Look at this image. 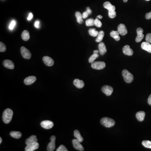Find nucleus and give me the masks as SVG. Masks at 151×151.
<instances>
[{"label":"nucleus","mask_w":151,"mask_h":151,"mask_svg":"<svg viewBox=\"0 0 151 151\" xmlns=\"http://www.w3.org/2000/svg\"><path fill=\"white\" fill-rule=\"evenodd\" d=\"M13 115V112L11 109L7 108L3 112V120L4 123H9L12 119Z\"/></svg>","instance_id":"nucleus-1"},{"label":"nucleus","mask_w":151,"mask_h":151,"mask_svg":"<svg viewBox=\"0 0 151 151\" xmlns=\"http://www.w3.org/2000/svg\"><path fill=\"white\" fill-rule=\"evenodd\" d=\"M100 122L103 126L107 128L112 127L115 124V121L109 118H102Z\"/></svg>","instance_id":"nucleus-2"},{"label":"nucleus","mask_w":151,"mask_h":151,"mask_svg":"<svg viewBox=\"0 0 151 151\" xmlns=\"http://www.w3.org/2000/svg\"><path fill=\"white\" fill-rule=\"evenodd\" d=\"M122 75L125 81L127 83H131L134 80L133 75L126 69L123 71Z\"/></svg>","instance_id":"nucleus-3"},{"label":"nucleus","mask_w":151,"mask_h":151,"mask_svg":"<svg viewBox=\"0 0 151 151\" xmlns=\"http://www.w3.org/2000/svg\"><path fill=\"white\" fill-rule=\"evenodd\" d=\"M91 66L93 69L96 70H102L106 66V64L103 61L94 62L91 64Z\"/></svg>","instance_id":"nucleus-4"},{"label":"nucleus","mask_w":151,"mask_h":151,"mask_svg":"<svg viewBox=\"0 0 151 151\" xmlns=\"http://www.w3.org/2000/svg\"><path fill=\"white\" fill-rule=\"evenodd\" d=\"M21 52L24 59H30L31 58V53L25 47H22L21 48Z\"/></svg>","instance_id":"nucleus-5"},{"label":"nucleus","mask_w":151,"mask_h":151,"mask_svg":"<svg viewBox=\"0 0 151 151\" xmlns=\"http://www.w3.org/2000/svg\"><path fill=\"white\" fill-rule=\"evenodd\" d=\"M39 147V144L37 142H35L33 143H30L27 145L26 147L25 148V150L26 151H33L36 149H38Z\"/></svg>","instance_id":"nucleus-6"},{"label":"nucleus","mask_w":151,"mask_h":151,"mask_svg":"<svg viewBox=\"0 0 151 151\" xmlns=\"http://www.w3.org/2000/svg\"><path fill=\"white\" fill-rule=\"evenodd\" d=\"M56 137L55 136H52L50 138L51 142L48 144L47 147V151H53L56 148Z\"/></svg>","instance_id":"nucleus-7"},{"label":"nucleus","mask_w":151,"mask_h":151,"mask_svg":"<svg viewBox=\"0 0 151 151\" xmlns=\"http://www.w3.org/2000/svg\"><path fill=\"white\" fill-rule=\"evenodd\" d=\"M53 123L50 120H44L41 123V126L43 128L46 129H51L53 126Z\"/></svg>","instance_id":"nucleus-8"},{"label":"nucleus","mask_w":151,"mask_h":151,"mask_svg":"<svg viewBox=\"0 0 151 151\" xmlns=\"http://www.w3.org/2000/svg\"><path fill=\"white\" fill-rule=\"evenodd\" d=\"M103 92L107 96H110L113 92V89L111 86L108 85H105L103 86L102 88Z\"/></svg>","instance_id":"nucleus-9"},{"label":"nucleus","mask_w":151,"mask_h":151,"mask_svg":"<svg viewBox=\"0 0 151 151\" xmlns=\"http://www.w3.org/2000/svg\"><path fill=\"white\" fill-rule=\"evenodd\" d=\"M81 142L77 139H74L72 140L73 146L75 149L79 151H83L84 150V148L81 144Z\"/></svg>","instance_id":"nucleus-10"},{"label":"nucleus","mask_w":151,"mask_h":151,"mask_svg":"<svg viewBox=\"0 0 151 151\" xmlns=\"http://www.w3.org/2000/svg\"><path fill=\"white\" fill-rule=\"evenodd\" d=\"M143 30L142 28L139 27L137 29V36L136 38V42H139L143 40L144 37V35L143 34Z\"/></svg>","instance_id":"nucleus-11"},{"label":"nucleus","mask_w":151,"mask_h":151,"mask_svg":"<svg viewBox=\"0 0 151 151\" xmlns=\"http://www.w3.org/2000/svg\"><path fill=\"white\" fill-rule=\"evenodd\" d=\"M118 31L120 35H125L128 33L127 30L125 25L123 24H120L118 27Z\"/></svg>","instance_id":"nucleus-12"},{"label":"nucleus","mask_w":151,"mask_h":151,"mask_svg":"<svg viewBox=\"0 0 151 151\" xmlns=\"http://www.w3.org/2000/svg\"><path fill=\"white\" fill-rule=\"evenodd\" d=\"M44 63L48 66H52L54 65V61L52 58L48 56H44L42 59Z\"/></svg>","instance_id":"nucleus-13"},{"label":"nucleus","mask_w":151,"mask_h":151,"mask_svg":"<svg viewBox=\"0 0 151 151\" xmlns=\"http://www.w3.org/2000/svg\"><path fill=\"white\" fill-rule=\"evenodd\" d=\"M123 53L125 55L129 56H132L134 53L133 50L131 49L130 48V47L129 45H126L123 47Z\"/></svg>","instance_id":"nucleus-14"},{"label":"nucleus","mask_w":151,"mask_h":151,"mask_svg":"<svg viewBox=\"0 0 151 151\" xmlns=\"http://www.w3.org/2000/svg\"><path fill=\"white\" fill-rule=\"evenodd\" d=\"M3 65L4 67L8 69H13L14 68V64L12 61L9 60H4L3 62Z\"/></svg>","instance_id":"nucleus-15"},{"label":"nucleus","mask_w":151,"mask_h":151,"mask_svg":"<svg viewBox=\"0 0 151 151\" xmlns=\"http://www.w3.org/2000/svg\"><path fill=\"white\" fill-rule=\"evenodd\" d=\"M36 77L35 76H30L27 77L24 80V83L27 85H30L36 81Z\"/></svg>","instance_id":"nucleus-16"},{"label":"nucleus","mask_w":151,"mask_h":151,"mask_svg":"<svg viewBox=\"0 0 151 151\" xmlns=\"http://www.w3.org/2000/svg\"><path fill=\"white\" fill-rule=\"evenodd\" d=\"M98 49L101 55H103L107 52V49L104 42H100L98 45Z\"/></svg>","instance_id":"nucleus-17"},{"label":"nucleus","mask_w":151,"mask_h":151,"mask_svg":"<svg viewBox=\"0 0 151 151\" xmlns=\"http://www.w3.org/2000/svg\"><path fill=\"white\" fill-rule=\"evenodd\" d=\"M141 47L142 49L146 50L149 53H151V43L147 42H142L141 45Z\"/></svg>","instance_id":"nucleus-18"},{"label":"nucleus","mask_w":151,"mask_h":151,"mask_svg":"<svg viewBox=\"0 0 151 151\" xmlns=\"http://www.w3.org/2000/svg\"><path fill=\"white\" fill-rule=\"evenodd\" d=\"M74 84L76 86L77 88L81 89L84 87V82L82 80H80L79 79H75L74 81Z\"/></svg>","instance_id":"nucleus-19"},{"label":"nucleus","mask_w":151,"mask_h":151,"mask_svg":"<svg viewBox=\"0 0 151 151\" xmlns=\"http://www.w3.org/2000/svg\"><path fill=\"white\" fill-rule=\"evenodd\" d=\"M103 6L105 8L108 10V11L115 10V7L114 6L112 5L110 2L109 1H106L103 4Z\"/></svg>","instance_id":"nucleus-20"},{"label":"nucleus","mask_w":151,"mask_h":151,"mask_svg":"<svg viewBox=\"0 0 151 151\" xmlns=\"http://www.w3.org/2000/svg\"><path fill=\"white\" fill-rule=\"evenodd\" d=\"M136 118L139 121L142 122L144 120L145 116V113L144 111H139L136 114Z\"/></svg>","instance_id":"nucleus-21"},{"label":"nucleus","mask_w":151,"mask_h":151,"mask_svg":"<svg viewBox=\"0 0 151 151\" xmlns=\"http://www.w3.org/2000/svg\"><path fill=\"white\" fill-rule=\"evenodd\" d=\"M119 33L118 31H111L110 33V35L111 37L114 38L116 41H118L120 40V37L119 36Z\"/></svg>","instance_id":"nucleus-22"},{"label":"nucleus","mask_w":151,"mask_h":151,"mask_svg":"<svg viewBox=\"0 0 151 151\" xmlns=\"http://www.w3.org/2000/svg\"><path fill=\"white\" fill-rule=\"evenodd\" d=\"M10 135L11 137L16 139H19L22 137V134L20 132L17 131H12L10 133Z\"/></svg>","instance_id":"nucleus-23"},{"label":"nucleus","mask_w":151,"mask_h":151,"mask_svg":"<svg viewBox=\"0 0 151 151\" xmlns=\"http://www.w3.org/2000/svg\"><path fill=\"white\" fill-rule=\"evenodd\" d=\"M35 142H37V137L35 135H32L29 138L27 139L26 142H25V143L27 145L28 144Z\"/></svg>","instance_id":"nucleus-24"},{"label":"nucleus","mask_w":151,"mask_h":151,"mask_svg":"<svg viewBox=\"0 0 151 151\" xmlns=\"http://www.w3.org/2000/svg\"><path fill=\"white\" fill-rule=\"evenodd\" d=\"M22 38L24 41H27L30 38V33L27 30H24L22 34Z\"/></svg>","instance_id":"nucleus-25"},{"label":"nucleus","mask_w":151,"mask_h":151,"mask_svg":"<svg viewBox=\"0 0 151 151\" xmlns=\"http://www.w3.org/2000/svg\"><path fill=\"white\" fill-rule=\"evenodd\" d=\"M74 136L76 138V139L78 140L80 142H82L83 141L84 139L81 136L79 131L77 130H76L74 131Z\"/></svg>","instance_id":"nucleus-26"},{"label":"nucleus","mask_w":151,"mask_h":151,"mask_svg":"<svg viewBox=\"0 0 151 151\" xmlns=\"http://www.w3.org/2000/svg\"><path fill=\"white\" fill-rule=\"evenodd\" d=\"M75 16L77 19V22L80 24H82L83 22V17L82 14H81L80 12L79 11H76L75 13Z\"/></svg>","instance_id":"nucleus-27"},{"label":"nucleus","mask_w":151,"mask_h":151,"mask_svg":"<svg viewBox=\"0 0 151 151\" xmlns=\"http://www.w3.org/2000/svg\"><path fill=\"white\" fill-rule=\"evenodd\" d=\"M104 35H105V33H104V31H100L99 34L98 35V37H97V39H96V42H101L103 39Z\"/></svg>","instance_id":"nucleus-28"},{"label":"nucleus","mask_w":151,"mask_h":151,"mask_svg":"<svg viewBox=\"0 0 151 151\" xmlns=\"http://www.w3.org/2000/svg\"><path fill=\"white\" fill-rule=\"evenodd\" d=\"M99 32L97 31L94 28V29H90V30H89V33L90 34L91 36H92L94 37L98 36L99 34Z\"/></svg>","instance_id":"nucleus-29"},{"label":"nucleus","mask_w":151,"mask_h":151,"mask_svg":"<svg viewBox=\"0 0 151 151\" xmlns=\"http://www.w3.org/2000/svg\"><path fill=\"white\" fill-rule=\"evenodd\" d=\"M99 57V55L98 54H94L92 55L90 58L89 59V62L90 63H93L94 61L96 60L97 58Z\"/></svg>","instance_id":"nucleus-30"},{"label":"nucleus","mask_w":151,"mask_h":151,"mask_svg":"<svg viewBox=\"0 0 151 151\" xmlns=\"http://www.w3.org/2000/svg\"><path fill=\"white\" fill-rule=\"evenodd\" d=\"M142 144L143 146L146 148H149L151 149V142L150 141H147L145 140L142 142Z\"/></svg>","instance_id":"nucleus-31"},{"label":"nucleus","mask_w":151,"mask_h":151,"mask_svg":"<svg viewBox=\"0 0 151 151\" xmlns=\"http://www.w3.org/2000/svg\"><path fill=\"white\" fill-rule=\"evenodd\" d=\"M86 25L87 26H92L95 25V20L93 19H90L86 20Z\"/></svg>","instance_id":"nucleus-32"},{"label":"nucleus","mask_w":151,"mask_h":151,"mask_svg":"<svg viewBox=\"0 0 151 151\" xmlns=\"http://www.w3.org/2000/svg\"><path fill=\"white\" fill-rule=\"evenodd\" d=\"M108 16L111 19H113L114 18H115L116 16V13L115 10L108 11Z\"/></svg>","instance_id":"nucleus-33"},{"label":"nucleus","mask_w":151,"mask_h":151,"mask_svg":"<svg viewBox=\"0 0 151 151\" xmlns=\"http://www.w3.org/2000/svg\"><path fill=\"white\" fill-rule=\"evenodd\" d=\"M6 47L4 43L1 42H0V52H3L6 51Z\"/></svg>","instance_id":"nucleus-34"},{"label":"nucleus","mask_w":151,"mask_h":151,"mask_svg":"<svg viewBox=\"0 0 151 151\" xmlns=\"http://www.w3.org/2000/svg\"><path fill=\"white\" fill-rule=\"evenodd\" d=\"M95 25L96 27H102V23L98 18H97L95 20Z\"/></svg>","instance_id":"nucleus-35"},{"label":"nucleus","mask_w":151,"mask_h":151,"mask_svg":"<svg viewBox=\"0 0 151 151\" xmlns=\"http://www.w3.org/2000/svg\"><path fill=\"white\" fill-rule=\"evenodd\" d=\"M68 150L67 148L65 147V146L63 145L61 146L57 149L56 151H68Z\"/></svg>","instance_id":"nucleus-36"},{"label":"nucleus","mask_w":151,"mask_h":151,"mask_svg":"<svg viewBox=\"0 0 151 151\" xmlns=\"http://www.w3.org/2000/svg\"><path fill=\"white\" fill-rule=\"evenodd\" d=\"M16 24V22L15 21L13 20L11 23L10 24L9 26V29L11 30H12L13 29L14 27Z\"/></svg>","instance_id":"nucleus-37"},{"label":"nucleus","mask_w":151,"mask_h":151,"mask_svg":"<svg viewBox=\"0 0 151 151\" xmlns=\"http://www.w3.org/2000/svg\"><path fill=\"white\" fill-rule=\"evenodd\" d=\"M146 41L151 44V33H148L146 37Z\"/></svg>","instance_id":"nucleus-38"},{"label":"nucleus","mask_w":151,"mask_h":151,"mask_svg":"<svg viewBox=\"0 0 151 151\" xmlns=\"http://www.w3.org/2000/svg\"><path fill=\"white\" fill-rule=\"evenodd\" d=\"M145 18L147 20L151 19V11L150 12L147 13H146Z\"/></svg>","instance_id":"nucleus-39"},{"label":"nucleus","mask_w":151,"mask_h":151,"mask_svg":"<svg viewBox=\"0 0 151 151\" xmlns=\"http://www.w3.org/2000/svg\"><path fill=\"white\" fill-rule=\"evenodd\" d=\"M89 14L87 13L86 12V11L84 12L82 14V17H83V18L84 19H86V18L88 16Z\"/></svg>","instance_id":"nucleus-40"},{"label":"nucleus","mask_w":151,"mask_h":151,"mask_svg":"<svg viewBox=\"0 0 151 151\" xmlns=\"http://www.w3.org/2000/svg\"><path fill=\"white\" fill-rule=\"evenodd\" d=\"M33 18V14L32 13H30V14H29V16H28V18H27V20L29 21H30Z\"/></svg>","instance_id":"nucleus-41"},{"label":"nucleus","mask_w":151,"mask_h":151,"mask_svg":"<svg viewBox=\"0 0 151 151\" xmlns=\"http://www.w3.org/2000/svg\"><path fill=\"white\" fill-rule=\"evenodd\" d=\"M40 25V22L39 21H36L35 22V26L36 27V28H38L39 27Z\"/></svg>","instance_id":"nucleus-42"},{"label":"nucleus","mask_w":151,"mask_h":151,"mask_svg":"<svg viewBox=\"0 0 151 151\" xmlns=\"http://www.w3.org/2000/svg\"><path fill=\"white\" fill-rule=\"evenodd\" d=\"M86 12L88 13L89 15H90L91 14V10L90 9V7L87 8H86Z\"/></svg>","instance_id":"nucleus-43"},{"label":"nucleus","mask_w":151,"mask_h":151,"mask_svg":"<svg viewBox=\"0 0 151 151\" xmlns=\"http://www.w3.org/2000/svg\"><path fill=\"white\" fill-rule=\"evenodd\" d=\"M148 103L149 105L151 106V95H149V97L148 98Z\"/></svg>","instance_id":"nucleus-44"},{"label":"nucleus","mask_w":151,"mask_h":151,"mask_svg":"<svg viewBox=\"0 0 151 151\" xmlns=\"http://www.w3.org/2000/svg\"><path fill=\"white\" fill-rule=\"evenodd\" d=\"M99 52V50H95L94 51V54H98Z\"/></svg>","instance_id":"nucleus-45"},{"label":"nucleus","mask_w":151,"mask_h":151,"mask_svg":"<svg viewBox=\"0 0 151 151\" xmlns=\"http://www.w3.org/2000/svg\"><path fill=\"white\" fill-rule=\"evenodd\" d=\"M97 18H98L99 19H102L103 18V16L101 15H98V17H97Z\"/></svg>","instance_id":"nucleus-46"},{"label":"nucleus","mask_w":151,"mask_h":151,"mask_svg":"<svg viewBox=\"0 0 151 151\" xmlns=\"http://www.w3.org/2000/svg\"><path fill=\"white\" fill-rule=\"evenodd\" d=\"M2 142V139L1 137H0V144H1Z\"/></svg>","instance_id":"nucleus-47"},{"label":"nucleus","mask_w":151,"mask_h":151,"mask_svg":"<svg viewBox=\"0 0 151 151\" xmlns=\"http://www.w3.org/2000/svg\"><path fill=\"white\" fill-rule=\"evenodd\" d=\"M123 1H124V2H125V3H126L128 1V0H123Z\"/></svg>","instance_id":"nucleus-48"},{"label":"nucleus","mask_w":151,"mask_h":151,"mask_svg":"<svg viewBox=\"0 0 151 151\" xmlns=\"http://www.w3.org/2000/svg\"><path fill=\"white\" fill-rule=\"evenodd\" d=\"M145 1H149L150 0H145Z\"/></svg>","instance_id":"nucleus-49"}]
</instances>
